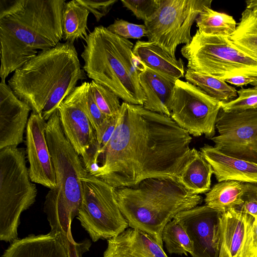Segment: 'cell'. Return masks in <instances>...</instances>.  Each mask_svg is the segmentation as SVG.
Returning a JSON list of instances; mask_svg holds the SVG:
<instances>
[{
	"instance_id": "cell-1",
	"label": "cell",
	"mask_w": 257,
	"mask_h": 257,
	"mask_svg": "<svg viewBox=\"0 0 257 257\" xmlns=\"http://www.w3.org/2000/svg\"><path fill=\"white\" fill-rule=\"evenodd\" d=\"M191 141L170 117L123 102L92 176L114 188L148 178L177 180L192 154Z\"/></svg>"
},
{
	"instance_id": "cell-2",
	"label": "cell",
	"mask_w": 257,
	"mask_h": 257,
	"mask_svg": "<svg viewBox=\"0 0 257 257\" xmlns=\"http://www.w3.org/2000/svg\"><path fill=\"white\" fill-rule=\"evenodd\" d=\"M86 76L73 44L65 42L39 52L16 70L8 83L32 112L47 121Z\"/></svg>"
},
{
	"instance_id": "cell-3",
	"label": "cell",
	"mask_w": 257,
	"mask_h": 257,
	"mask_svg": "<svg viewBox=\"0 0 257 257\" xmlns=\"http://www.w3.org/2000/svg\"><path fill=\"white\" fill-rule=\"evenodd\" d=\"M65 0H25L18 11L0 19L1 81L39 52L63 39Z\"/></svg>"
},
{
	"instance_id": "cell-4",
	"label": "cell",
	"mask_w": 257,
	"mask_h": 257,
	"mask_svg": "<svg viewBox=\"0 0 257 257\" xmlns=\"http://www.w3.org/2000/svg\"><path fill=\"white\" fill-rule=\"evenodd\" d=\"M115 190L129 227L146 232L163 247L165 226L178 213L198 206L203 200L201 196L190 193L177 180L169 178H148Z\"/></svg>"
},
{
	"instance_id": "cell-5",
	"label": "cell",
	"mask_w": 257,
	"mask_h": 257,
	"mask_svg": "<svg viewBox=\"0 0 257 257\" xmlns=\"http://www.w3.org/2000/svg\"><path fill=\"white\" fill-rule=\"evenodd\" d=\"M84 41L81 56L87 76L124 102L143 105L139 75L144 65L133 53V43L102 26L95 27Z\"/></svg>"
},
{
	"instance_id": "cell-6",
	"label": "cell",
	"mask_w": 257,
	"mask_h": 257,
	"mask_svg": "<svg viewBox=\"0 0 257 257\" xmlns=\"http://www.w3.org/2000/svg\"><path fill=\"white\" fill-rule=\"evenodd\" d=\"M46 135L57 185L47 194L44 211L51 227L50 232L61 233L71 242L75 243L71 224L77 216L82 200V179L88 173L82 158L63 131L58 110L47 121Z\"/></svg>"
},
{
	"instance_id": "cell-7",
	"label": "cell",
	"mask_w": 257,
	"mask_h": 257,
	"mask_svg": "<svg viewBox=\"0 0 257 257\" xmlns=\"http://www.w3.org/2000/svg\"><path fill=\"white\" fill-rule=\"evenodd\" d=\"M26 155L18 147L0 150V239L7 242L18 239L21 214L35 203L37 195Z\"/></svg>"
},
{
	"instance_id": "cell-8",
	"label": "cell",
	"mask_w": 257,
	"mask_h": 257,
	"mask_svg": "<svg viewBox=\"0 0 257 257\" xmlns=\"http://www.w3.org/2000/svg\"><path fill=\"white\" fill-rule=\"evenodd\" d=\"M188 69L222 79L235 75L257 77V61L238 49L230 37L204 34L198 30L183 46Z\"/></svg>"
},
{
	"instance_id": "cell-9",
	"label": "cell",
	"mask_w": 257,
	"mask_h": 257,
	"mask_svg": "<svg viewBox=\"0 0 257 257\" xmlns=\"http://www.w3.org/2000/svg\"><path fill=\"white\" fill-rule=\"evenodd\" d=\"M82 183L77 219L93 242L115 237L129 227L114 187L88 173L82 178Z\"/></svg>"
},
{
	"instance_id": "cell-10",
	"label": "cell",
	"mask_w": 257,
	"mask_h": 257,
	"mask_svg": "<svg viewBox=\"0 0 257 257\" xmlns=\"http://www.w3.org/2000/svg\"><path fill=\"white\" fill-rule=\"evenodd\" d=\"M212 0H161L157 12L144 22L148 41L160 46L174 58L178 46L189 44L192 26Z\"/></svg>"
},
{
	"instance_id": "cell-11",
	"label": "cell",
	"mask_w": 257,
	"mask_h": 257,
	"mask_svg": "<svg viewBox=\"0 0 257 257\" xmlns=\"http://www.w3.org/2000/svg\"><path fill=\"white\" fill-rule=\"evenodd\" d=\"M221 105V102L197 86L178 79L173 90L170 117L190 135L199 137L204 134L210 140L215 134Z\"/></svg>"
},
{
	"instance_id": "cell-12",
	"label": "cell",
	"mask_w": 257,
	"mask_h": 257,
	"mask_svg": "<svg viewBox=\"0 0 257 257\" xmlns=\"http://www.w3.org/2000/svg\"><path fill=\"white\" fill-rule=\"evenodd\" d=\"M210 140L214 147L235 158L257 163V109L238 112L220 109Z\"/></svg>"
},
{
	"instance_id": "cell-13",
	"label": "cell",
	"mask_w": 257,
	"mask_h": 257,
	"mask_svg": "<svg viewBox=\"0 0 257 257\" xmlns=\"http://www.w3.org/2000/svg\"><path fill=\"white\" fill-rule=\"evenodd\" d=\"M222 214L204 205L182 211L174 217L192 243V257H219Z\"/></svg>"
},
{
	"instance_id": "cell-14",
	"label": "cell",
	"mask_w": 257,
	"mask_h": 257,
	"mask_svg": "<svg viewBox=\"0 0 257 257\" xmlns=\"http://www.w3.org/2000/svg\"><path fill=\"white\" fill-rule=\"evenodd\" d=\"M47 121L41 114L32 112L26 130V155L32 182L50 189L57 185L55 171L48 145Z\"/></svg>"
},
{
	"instance_id": "cell-15",
	"label": "cell",
	"mask_w": 257,
	"mask_h": 257,
	"mask_svg": "<svg viewBox=\"0 0 257 257\" xmlns=\"http://www.w3.org/2000/svg\"><path fill=\"white\" fill-rule=\"evenodd\" d=\"M63 131L76 153L84 159L97 145L96 133L81 102L77 86L58 108Z\"/></svg>"
},
{
	"instance_id": "cell-16",
	"label": "cell",
	"mask_w": 257,
	"mask_h": 257,
	"mask_svg": "<svg viewBox=\"0 0 257 257\" xmlns=\"http://www.w3.org/2000/svg\"><path fill=\"white\" fill-rule=\"evenodd\" d=\"M80 243L69 241L61 233L30 234L11 243L2 257H82Z\"/></svg>"
},
{
	"instance_id": "cell-17",
	"label": "cell",
	"mask_w": 257,
	"mask_h": 257,
	"mask_svg": "<svg viewBox=\"0 0 257 257\" xmlns=\"http://www.w3.org/2000/svg\"><path fill=\"white\" fill-rule=\"evenodd\" d=\"M254 221L252 216L234 209L222 214L219 257H252Z\"/></svg>"
},
{
	"instance_id": "cell-18",
	"label": "cell",
	"mask_w": 257,
	"mask_h": 257,
	"mask_svg": "<svg viewBox=\"0 0 257 257\" xmlns=\"http://www.w3.org/2000/svg\"><path fill=\"white\" fill-rule=\"evenodd\" d=\"M31 107L20 100L6 81L0 83V150L24 142Z\"/></svg>"
},
{
	"instance_id": "cell-19",
	"label": "cell",
	"mask_w": 257,
	"mask_h": 257,
	"mask_svg": "<svg viewBox=\"0 0 257 257\" xmlns=\"http://www.w3.org/2000/svg\"><path fill=\"white\" fill-rule=\"evenodd\" d=\"M103 257H168L157 241L146 232L128 227L107 240Z\"/></svg>"
},
{
	"instance_id": "cell-20",
	"label": "cell",
	"mask_w": 257,
	"mask_h": 257,
	"mask_svg": "<svg viewBox=\"0 0 257 257\" xmlns=\"http://www.w3.org/2000/svg\"><path fill=\"white\" fill-rule=\"evenodd\" d=\"M200 151L211 166L218 182L236 181L257 184V163L227 155L208 144Z\"/></svg>"
},
{
	"instance_id": "cell-21",
	"label": "cell",
	"mask_w": 257,
	"mask_h": 257,
	"mask_svg": "<svg viewBox=\"0 0 257 257\" xmlns=\"http://www.w3.org/2000/svg\"><path fill=\"white\" fill-rule=\"evenodd\" d=\"M133 51L145 67L168 79L176 81L185 76L182 60L173 57L154 43L138 41Z\"/></svg>"
},
{
	"instance_id": "cell-22",
	"label": "cell",
	"mask_w": 257,
	"mask_h": 257,
	"mask_svg": "<svg viewBox=\"0 0 257 257\" xmlns=\"http://www.w3.org/2000/svg\"><path fill=\"white\" fill-rule=\"evenodd\" d=\"M139 80L145 96L144 108L170 117L176 81L162 76L144 65L140 72Z\"/></svg>"
},
{
	"instance_id": "cell-23",
	"label": "cell",
	"mask_w": 257,
	"mask_h": 257,
	"mask_svg": "<svg viewBox=\"0 0 257 257\" xmlns=\"http://www.w3.org/2000/svg\"><path fill=\"white\" fill-rule=\"evenodd\" d=\"M177 181L188 192L198 195L206 193L211 189V178L213 171L200 151L195 148Z\"/></svg>"
},
{
	"instance_id": "cell-24",
	"label": "cell",
	"mask_w": 257,
	"mask_h": 257,
	"mask_svg": "<svg viewBox=\"0 0 257 257\" xmlns=\"http://www.w3.org/2000/svg\"><path fill=\"white\" fill-rule=\"evenodd\" d=\"M244 186V183L236 181L218 182L206 193L205 205L222 213L237 210L242 203Z\"/></svg>"
},
{
	"instance_id": "cell-25",
	"label": "cell",
	"mask_w": 257,
	"mask_h": 257,
	"mask_svg": "<svg viewBox=\"0 0 257 257\" xmlns=\"http://www.w3.org/2000/svg\"><path fill=\"white\" fill-rule=\"evenodd\" d=\"M90 12L77 0L65 2L62 13L63 39L73 44L88 36L87 19Z\"/></svg>"
},
{
	"instance_id": "cell-26",
	"label": "cell",
	"mask_w": 257,
	"mask_h": 257,
	"mask_svg": "<svg viewBox=\"0 0 257 257\" xmlns=\"http://www.w3.org/2000/svg\"><path fill=\"white\" fill-rule=\"evenodd\" d=\"M230 39L238 49L257 61V13L245 8Z\"/></svg>"
},
{
	"instance_id": "cell-27",
	"label": "cell",
	"mask_w": 257,
	"mask_h": 257,
	"mask_svg": "<svg viewBox=\"0 0 257 257\" xmlns=\"http://www.w3.org/2000/svg\"><path fill=\"white\" fill-rule=\"evenodd\" d=\"M184 76L187 81L222 103L228 102L237 98V90L235 87L221 79L188 69Z\"/></svg>"
},
{
	"instance_id": "cell-28",
	"label": "cell",
	"mask_w": 257,
	"mask_h": 257,
	"mask_svg": "<svg viewBox=\"0 0 257 257\" xmlns=\"http://www.w3.org/2000/svg\"><path fill=\"white\" fill-rule=\"evenodd\" d=\"M198 30L204 34L231 37L237 23L231 16L205 7L196 19Z\"/></svg>"
},
{
	"instance_id": "cell-29",
	"label": "cell",
	"mask_w": 257,
	"mask_h": 257,
	"mask_svg": "<svg viewBox=\"0 0 257 257\" xmlns=\"http://www.w3.org/2000/svg\"><path fill=\"white\" fill-rule=\"evenodd\" d=\"M162 238L170 254L191 255L193 251L192 243L181 224L173 219L164 227Z\"/></svg>"
},
{
	"instance_id": "cell-30",
	"label": "cell",
	"mask_w": 257,
	"mask_h": 257,
	"mask_svg": "<svg viewBox=\"0 0 257 257\" xmlns=\"http://www.w3.org/2000/svg\"><path fill=\"white\" fill-rule=\"evenodd\" d=\"M82 105L96 133L97 141L103 135L109 117L104 115L96 104L90 86V82H84L77 86Z\"/></svg>"
},
{
	"instance_id": "cell-31",
	"label": "cell",
	"mask_w": 257,
	"mask_h": 257,
	"mask_svg": "<svg viewBox=\"0 0 257 257\" xmlns=\"http://www.w3.org/2000/svg\"><path fill=\"white\" fill-rule=\"evenodd\" d=\"M93 98L101 111L107 117L118 114L121 106L119 97L111 90L94 80L90 82Z\"/></svg>"
},
{
	"instance_id": "cell-32",
	"label": "cell",
	"mask_w": 257,
	"mask_h": 257,
	"mask_svg": "<svg viewBox=\"0 0 257 257\" xmlns=\"http://www.w3.org/2000/svg\"><path fill=\"white\" fill-rule=\"evenodd\" d=\"M238 97L228 102L222 103L221 109L225 112H238L257 109V87L237 90Z\"/></svg>"
},
{
	"instance_id": "cell-33",
	"label": "cell",
	"mask_w": 257,
	"mask_h": 257,
	"mask_svg": "<svg viewBox=\"0 0 257 257\" xmlns=\"http://www.w3.org/2000/svg\"><path fill=\"white\" fill-rule=\"evenodd\" d=\"M161 0H121L123 6L139 20L146 21L158 10Z\"/></svg>"
},
{
	"instance_id": "cell-34",
	"label": "cell",
	"mask_w": 257,
	"mask_h": 257,
	"mask_svg": "<svg viewBox=\"0 0 257 257\" xmlns=\"http://www.w3.org/2000/svg\"><path fill=\"white\" fill-rule=\"evenodd\" d=\"M107 29L112 33L126 39H139L147 35L145 25L133 24L123 19L115 20Z\"/></svg>"
},
{
	"instance_id": "cell-35",
	"label": "cell",
	"mask_w": 257,
	"mask_h": 257,
	"mask_svg": "<svg viewBox=\"0 0 257 257\" xmlns=\"http://www.w3.org/2000/svg\"><path fill=\"white\" fill-rule=\"evenodd\" d=\"M242 203L237 209L257 217V184L244 183Z\"/></svg>"
},
{
	"instance_id": "cell-36",
	"label": "cell",
	"mask_w": 257,
	"mask_h": 257,
	"mask_svg": "<svg viewBox=\"0 0 257 257\" xmlns=\"http://www.w3.org/2000/svg\"><path fill=\"white\" fill-rule=\"evenodd\" d=\"M78 2L92 13L97 22L105 16L117 0H77Z\"/></svg>"
},
{
	"instance_id": "cell-37",
	"label": "cell",
	"mask_w": 257,
	"mask_h": 257,
	"mask_svg": "<svg viewBox=\"0 0 257 257\" xmlns=\"http://www.w3.org/2000/svg\"><path fill=\"white\" fill-rule=\"evenodd\" d=\"M25 0H0V19L19 10Z\"/></svg>"
},
{
	"instance_id": "cell-38",
	"label": "cell",
	"mask_w": 257,
	"mask_h": 257,
	"mask_svg": "<svg viewBox=\"0 0 257 257\" xmlns=\"http://www.w3.org/2000/svg\"><path fill=\"white\" fill-rule=\"evenodd\" d=\"M228 84L242 87L248 84L257 87V77L248 75H235L222 79Z\"/></svg>"
},
{
	"instance_id": "cell-39",
	"label": "cell",
	"mask_w": 257,
	"mask_h": 257,
	"mask_svg": "<svg viewBox=\"0 0 257 257\" xmlns=\"http://www.w3.org/2000/svg\"><path fill=\"white\" fill-rule=\"evenodd\" d=\"M257 252V217L254 219L252 232L251 253L252 256L254 257Z\"/></svg>"
},
{
	"instance_id": "cell-40",
	"label": "cell",
	"mask_w": 257,
	"mask_h": 257,
	"mask_svg": "<svg viewBox=\"0 0 257 257\" xmlns=\"http://www.w3.org/2000/svg\"><path fill=\"white\" fill-rule=\"evenodd\" d=\"M246 8L252 10L257 13V0H248L245 1Z\"/></svg>"
},
{
	"instance_id": "cell-41",
	"label": "cell",
	"mask_w": 257,
	"mask_h": 257,
	"mask_svg": "<svg viewBox=\"0 0 257 257\" xmlns=\"http://www.w3.org/2000/svg\"><path fill=\"white\" fill-rule=\"evenodd\" d=\"M254 257H257V252H256V254H255Z\"/></svg>"
}]
</instances>
